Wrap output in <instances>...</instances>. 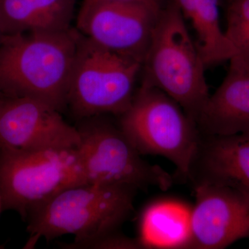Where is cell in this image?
Masks as SVG:
<instances>
[{
	"mask_svg": "<svg viewBox=\"0 0 249 249\" xmlns=\"http://www.w3.org/2000/svg\"><path fill=\"white\" fill-rule=\"evenodd\" d=\"M80 34L29 32L5 36L0 46V91L8 97H29L62 111Z\"/></svg>",
	"mask_w": 249,
	"mask_h": 249,
	"instance_id": "6da1fadb",
	"label": "cell"
},
{
	"mask_svg": "<svg viewBox=\"0 0 249 249\" xmlns=\"http://www.w3.org/2000/svg\"><path fill=\"white\" fill-rule=\"evenodd\" d=\"M136 188L81 183L70 187L31 211L28 215L32 249L41 238L74 236L65 248L78 249L90 241L116 232L133 210Z\"/></svg>",
	"mask_w": 249,
	"mask_h": 249,
	"instance_id": "7a4b0ae2",
	"label": "cell"
},
{
	"mask_svg": "<svg viewBox=\"0 0 249 249\" xmlns=\"http://www.w3.org/2000/svg\"><path fill=\"white\" fill-rule=\"evenodd\" d=\"M206 67L183 15L170 1L159 15L142 61L141 85L161 90L196 124L210 96Z\"/></svg>",
	"mask_w": 249,
	"mask_h": 249,
	"instance_id": "3957f363",
	"label": "cell"
},
{
	"mask_svg": "<svg viewBox=\"0 0 249 249\" xmlns=\"http://www.w3.org/2000/svg\"><path fill=\"white\" fill-rule=\"evenodd\" d=\"M120 118L119 127L141 155L162 156L189 178L201 137L176 101L161 90L141 85Z\"/></svg>",
	"mask_w": 249,
	"mask_h": 249,
	"instance_id": "277c9868",
	"label": "cell"
},
{
	"mask_svg": "<svg viewBox=\"0 0 249 249\" xmlns=\"http://www.w3.org/2000/svg\"><path fill=\"white\" fill-rule=\"evenodd\" d=\"M142 68L139 60L106 50L80 34L67 106L85 119L120 116L133 101Z\"/></svg>",
	"mask_w": 249,
	"mask_h": 249,
	"instance_id": "5b68a950",
	"label": "cell"
},
{
	"mask_svg": "<svg viewBox=\"0 0 249 249\" xmlns=\"http://www.w3.org/2000/svg\"><path fill=\"white\" fill-rule=\"evenodd\" d=\"M86 182L77 148L0 152L2 208L23 218L60 192Z\"/></svg>",
	"mask_w": 249,
	"mask_h": 249,
	"instance_id": "8992f818",
	"label": "cell"
},
{
	"mask_svg": "<svg viewBox=\"0 0 249 249\" xmlns=\"http://www.w3.org/2000/svg\"><path fill=\"white\" fill-rule=\"evenodd\" d=\"M88 119L77 127L81 140L77 150L87 183L169 189L171 175L142 160L119 126L95 116Z\"/></svg>",
	"mask_w": 249,
	"mask_h": 249,
	"instance_id": "52a82bcc",
	"label": "cell"
},
{
	"mask_svg": "<svg viewBox=\"0 0 249 249\" xmlns=\"http://www.w3.org/2000/svg\"><path fill=\"white\" fill-rule=\"evenodd\" d=\"M60 112L34 98L6 96L0 106V152L78 148L79 131Z\"/></svg>",
	"mask_w": 249,
	"mask_h": 249,
	"instance_id": "ba28073f",
	"label": "cell"
},
{
	"mask_svg": "<svg viewBox=\"0 0 249 249\" xmlns=\"http://www.w3.org/2000/svg\"><path fill=\"white\" fill-rule=\"evenodd\" d=\"M160 12L133 3L81 6L76 29L99 47L142 63Z\"/></svg>",
	"mask_w": 249,
	"mask_h": 249,
	"instance_id": "9c48e42d",
	"label": "cell"
},
{
	"mask_svg": "<svg viewBox=\"0 0 249 249\" xmlns=\"http://www.w3.org/2000/svg\"><path fill=\"white\" fill-rule=\"evenodd\" d=\"M190 249H221L249 237V199L229 187L195 183Z\"/></svg>",
	"mask_w": 249,
	"mask_h": 249,
	"instance_id": "30bf717a",
	"label": "cell"
},
{
	"mask_svg": "<svg viewBox=\"0 0 249 249\" xmlns=\"http://www.w3.org/2000/svg\"><path fill=\"white\" fill-rule=\"evenodd\" d=\"M188 178L229 187L249 199V134L201 137Z\"/></svg>",
	"mask_w": 249,
	"mask_h": 249,
	"instance_id": "8fae6325",
	"label": "cell"
},
{
	"mask_svg": "<svg viewBox=\"0 0 249 249\" xmlns=\"http://www.w3.org/2000/svg\"><path fill=\"white\" fill-rule=\"evenodd\" d=\"M206 136L249 134V67L232 58L229 71L210 95L198 119Z\"/></svg>",
	"mask_w": 249,
	"mask_h": 249,
	"instance_id": "7c38bea8",
	"label": "cell"
},
{
	"mask_svg": "<svg viewBox=\"0 0 249 249\" xmlns=\"http://www.w3.org/2000/svg\"><path fill=\"white\" fill-rule=\"evenodd\" d=\"M76 0H0L6 35L71 29Z\"/></svg>",
	"mask_w": 249,
	"mask_h": 249,
	"instance_id": "4fadbf2b",
	"label": "cell"
},
{
	"mask_svg": "<svg viewBox=\"0 0 249 249\" xmlns=\"http://www.w3.org/2000/svg\"><path fill=\"white\" fill-rule=\"evenodd\" d=\"M192 209L178 201H160L142 212L138 240L142 249H190Z\"/></svg>",
	"mask_w": 249,
	"mask_h": 249,
	"instance_id": "5bb4252c",
	"label": "cell"
},
{
	"mask_svg": "<svg viewBox=\"0 0 249 249\" xmlns=\"http://www.w3.org/2000/svg\"><path fill=\"white\" fill-rule=\"evenodd\" d=\"M188 18L198 39V49L206 67L230 61L235 55L219 22V0H172Z\"/></svg>",
	"mask_w": 249,
	"mask_h": 249,
	"instance_id": "9a60e30c",
	"label": "cell"
},
{
	"mask_svg": "<svg viewBox=\"0 0 249 249\" xmlns=\"http://www.w3.org/2000/svg\"><path fill=\"white\" fill-rule=\"evenodd\" d=\"M225 34L235 49L232 58L249 67V0H229Z\"/></svg>",
	"mask_w": 249,
	"mask_h": 249,
	"instance_id": "2e32d148",
	"label": "cell"
},
{
	"mask_svg": "<svg viewBox=\"0 0 249 249\" xmlns=\"http://www.w3.org/2000/svg\"><path fill=\"white\" fill-rule=\"evenodd\" d=\"M78 249H142L138 239L113 232L80 246Z\"/></svg>",
	"mask_w": 249,
	"mask_h": 249,
	"instance_id": "e0dca14e",
	"label": "cell"
},
{
	"mask_svg": "<svg viewBox=\"0 0 249 249\" xmlns=\"http://www.w3.org/2000/svg\"><path fill=\"white\" fill-rule=\"evenodd\" d=\"M133 3L144 5L154 11L160 12L162 7L159 0H83L82 6H89V5L103 4V3Z\"/></svg>",
	"mask_w": 249,
	"mask_h": 249,
	"instance_id": "ac0fdd59",
	"label": "cell"
},
{
	"mask_svg": "<svg viewBox=\"0 0 249 249\" xmlns=\"http://www.w3.org/2000/svg\"><path fill=\"white\" fill-rule=\"evenodd\" d=\"M5 36H6V34H5L4 27H3L1 16H0V46H1V43H2V41L4 40Z\"/></svg>",
	"mask_w": 249,
	"mask_h": 249,
	"instance_id": "d6986e66",
	"label": "cell"
},
{
	"mask_svg": "<svg viewBox=\"0 0 249 249\" xmlns=\"http://www.w3.org/2000/svg\"><path fill=\"white\" fill-rule=\"evenodd\" d=\"M6 97V96H5L4 93H3L2 92H1V91H0V106H1V103H3V101H4V100Z\"/></svg>",
	"mask_w": 249,
	"mask_h": 249,
	"instance_id": "ffe728a7",
	"label": "cell"
},
{
	"mask_svg": "<svg viewBox=\"0 0 249 249\" xmlns=\"http://www.w3.org/2000/svg\"><path fill=\"white\" fill-rule=\"evenodd\" d=\"M2 209V202H1V196H0V211Z\"/></svg>",
	"mask_w": 249,
	"mask_h": 249,
	"instance_id": "44dd1931",
	"label": "cell"
}]
</instances>
